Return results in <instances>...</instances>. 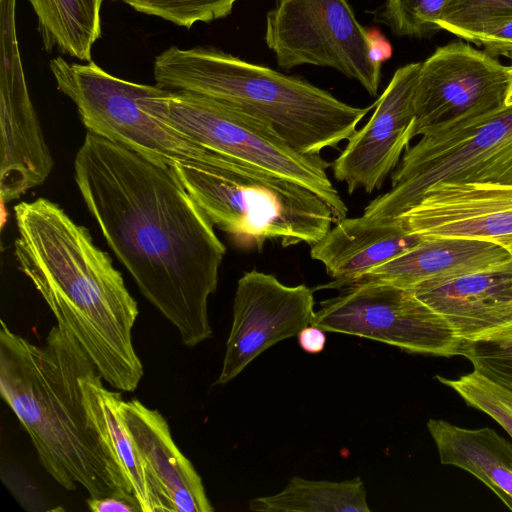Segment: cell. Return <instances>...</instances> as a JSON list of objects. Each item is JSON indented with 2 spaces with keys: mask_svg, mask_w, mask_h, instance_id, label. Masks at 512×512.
Segmentation results:
<instances>
[{
  "mask_svg": "<svg viewBox=\"0 0 512 512\" xmlns=\"http://www.w3.org/2000/svg\"><path fill=\"white\" fill-rule=\"evenodd\" d=\"M74 179L107 244L182 343L210 338L208 299L226 248L174 169L87 131Z\"/></svg>",
  "mask_w": 512,
  "mask_h": 512,
  "instance_id": "cell-1",
  "label": "cell"
},
{
  "mask_svg": "<svg viewBox=\"0 0 512 512\" xmlns=\"http://www.w3.org/2000/svg\"><path fill=\"white\" fill-rule=\"evenodd\" d=\"M14 213L18 267L57 325L79 342L110 386L136 390L144 374L132 342L139 310L110 256L86 227L47 198L22 201Z\"/></svg>",
  "mask_w": 512,
  "mask_h": 512,
  "instance_id": "cell-2",
  "label": "cell"
},
{
  "mask_svg": "<svg viewBox=\"0 0 512 512\" xmlns=\"http://www.w3.org/2000/svg\"><path fill=\"white\" fill-rule=\"evenodd\" d=\"M90 360L58 325L39 346L1 320L0 394L29 435L46 472L66 490L80 485L90 497L132 493L84 406L81 376Z\"/></svg>",
  "mask_w": 512,
  "mask_h": 512,
  "instance_id": "cell-3",
  "label": "cell"
},
{
  "mask_svg": "<svg viewBox=\"0 0 512 512\" xmlns=\"http://www.w3.org/2000/svg\"><path fill=\"white\" fill-rule=\"evenodd\" d=\"M153 76L163 89L198 93L242 110L306 155L337 148L375 105H349L304 79L206 47L167 48L155 58Z\"/></svg>",
  "mask_w": 512,
  "mask_h": 512,
  "instance_id": "cell-4",
  "label": "cell"
},
{
  "mask_svg": "<svg viewBox=\"0 0 512 512\" xmlns=\"http://www.w3.org/2000/svg\"><path fill=\"white\" fill-rule=\"evenodd\" d=\"M210 221L238 244L262 249L313 245L336 223L330 206L308 187L220 154L212 163L172 167Z\"/></svg>",
  "mask_w": 512,
  "mask_h": 512,
  "instance_id": "cell-5",
  "label": "cell"
},
{
  "mask_svg": "<svg viewBox=\"0 0 512 512\" xmlns=\"http://www.w3.org/2000/svg\"><path fill=\"white\" fill-rule=\"evenodd\" d=\"M407 148L388 192L364 209L372 218H395L438 182L512 185V105L435 126Z\"/></svg>",
  "mask_w": 512,
  "mask_h": 512,
  "instance_id": "cell-6",
  "label": "cell"
},
{
  "mask_svg": "<svg viewBox=\"0 0 512 512\" xmlns=\"http://www.w3.org/2000/svg\"><path fill=\"white\" fill-rule=\"evenodd\" d=\"M151 111L194 143L313 190L330 206L336 222L348 208L330 181V163L294 150L272 128L223 101L183 90L163 89Z\"/></svg>",
  "mask_w": 512,
  "mask_h": 512,
  "instance_id": "cell-7",
  "label": "cell"
},
{
  "mask_svg": "<svg viewBox=\"0 0 512 512\" xmlns=\"http://www.w3.org/2000/svg\"><path fill=\"white\" fill-rule=\"evenodd\" d=\"M57 88L76 105L87 131L145 158L173 167L181 162L212 163L219 153L194 143L151 111L163 88L115 77L93 61H50Z\"/></svg>",
  "mask_w": 512,
  "mask_h": 512,
  "instance_id": "cell-8",
  "label": "cell"
},
{
  "mask_svg": "<svg viewBox=\"0 0 512 512\" xmlns=\"http://www.w3.org/2000/svg\"><path fill=\"white\" fill-rule=\"evenodd\" d=\"M264 39L285 70L310 64L331 67L378 94L381 64L372 58L369 32L349 0H275Z\"/></svg>",
  "mask_w": 512,
  "mask_h": 512,
  "instance_id": "cell-9",
  "label": "cell"
},
{
  "mask_svg": "<svg viewBox=\"0 0 512 512\" xmlns=\"http://www.w3.org/2000/svg\"><path fill=\"white\" fill-rule=\"evenodd\" d=\"M343 289L320 303L310 325L411 353L459 355L461 340L452 327L410 289L382 282L357 283Z\"/></svg>",
  "mask_w": 512,
  "mask_h": 512,
  "instance_id": "cell-10",
  "label": "cell"
},
{
  "mask_svg": "<svg viewBox=\"0 0 512 512\" xmlns=\"http://www.w3.org/2000/svg\"><path fill=\"white\" fill-rule=\"evenodd\" d=\"M509 66L464 41L438 47L421 63L412 105L414 137L505 105Z\"/></svg>",
  "mask_w": 512,
  "mask_h": 512,
  "instance_id": "cell-11",
  "label": "cell"
},
{
  "mask_svg": "<svg viewBox=\"0 0 512 512\" xmlns=\"http://www.w3.org/2000/svg\"><path fill=\"white\" fill-rule=\"evenodd\" d=\"M314 313L313 290L306 285L288 286L271 274L245 272L237 282L233 321L215 384L228 383L266 349L297 336Z\"/></svg>",
  "mask_w": 512,
  "mask_h": 512,
  "instance_id": "cell-12",
  "label": "cell"
},
{
  "mask_svg": "<svg viewBox=\"0 0 512 512\" xmlns=\"http://www.w3.org/2000/svg\"><path fill=\"white\" fill-rule=\"evenodd\" d=\"M421 63L398 68L376 101L367 123L348 139L333 161L334 178L350 194L380 189L414 138L412 98Z\"/></svg>",
  "mask_w": 512,
  "mask_h": 512,
  "instance_id": "cell-13",
  "label": "cell"
},
{
  "mask_svg": "<svg viewBox=\"0 0 512 512\" xmlns=\"http://www.w3.org/2000/svg\"><path fill=\"white\" fill-rule=\"evenodd\" d=\"M395 218L423 237L490 242L512 255V185L438 182Z\"/></svg>",
  "mask_w": 512,
  "mask_h": 512,
  "instance_id": "cell-14",
  "label": "cell"
},
{
  "mask_svg": "<svg viewBox=\"0 0 512 512\" xmlns=\"http://www.w3.org/2000/svg\"><path fill=\"white\" fill-rule=\"evenodd\" d=\"M409 289L441 315L461 341L512 324V259L482 271L424 281Z\"/></svg>",
  "mask_w": 512,
  "mask_h": 512,
  "instance_id": "cell-15",
  "label": "cell"
},
{
  "mask_svg": "<svg viewBox=\"0 0 512 512\" xmlns=\"http://www.w3.org/2000/svg\"><path fill=\"white\" fill-rule=\"evenodd\" d=\"M423 239L398 218H344L315 244L311 258L333 279L323 288H344L365 273L406 253Z\"/></svg>",
  "mask_w": 512,
  "mask_h": 512,
  "instance_id": "cell-16",
  "label": "cell"
},
{
  "mask_svg": "<svg viewBox=\"0 0 512 512\" xmlns=\"http://www.w3.org/2000/svg\"><path fill=\"white\" fill-rule=\"evenodd\" d=\"M119 413L173 512L214 511L200 475L177 447L162 414L138 399H122Z\"/></svg>",
  "mask_w": 512,
  "mask_h": 512,
  "instance_id": "cell-17",
  "label": "cell"
},
{
  "mask_svg": "<svg viewBox=\"0 0 512 512\" xmlns=\"http://www.w3.org/2000/svg\"><path fill=\"white\" fill-rule=\"evenodd\" d=\"M510 259L512 255L509 252L490 242L452 237H423L418 245L406 253L365 273L348 286L382 282L409 289L428 280L482 271Z\"/></svg>",
  "mask_w": 512,
  "mask_h": 512,
  "instance_id": "cell-18",
  "label": "cell"
},
{
  "mask_svg": "<svg viewBox=\"0 0 512 512\" xmlns=\"http://www.w3.org/2000/svg\"><path fill=\"white\" fill-rule=\"evenodd\" d=\"M90 360L81 376L87 414L111 448L142 512H173V509L138 452L119 413L121 393L108 390Z\"/></svg>",
  "mask_w": 512,
  "mask_h": 512,
  "instance_id": "cell-19",
  "label": "cell"
},
{
  "mask_svg": "<svg viewBox=\"0 0 512 512\" xmlns=\"http://www.w3.org/2000/svg\"><path fill=\"white\" fill-rule=\"evenodd\" d=\"M440 462L474 475L512 511V443L489 427L469 429L430 419Z\"/></svg>",
  "mask_w": 512,
  "mask_h": 512,
  "instance_id": "cell-20",
  "label": "cell"
},
{
  "mask_svg": "<svg viewBox=\"0 0 512 512\" xmlns=\"http://www.w3.org/2000/svg\"><path fill=\"white\" fill-rule=\"evenodd\" d=\"M37 20L45 50L91 61L93 44L101 34L103 0H28Z\"/></svg>",
  "mask_w": 512,
  "mask_h": 512,
  "instance_id": "cell-21",
  "label": "cell"
},
{
  "mask_svg": "<svg viewBox=\"0 0 512 512\" xmlns=\"http://www.w3.org/2000/svg\"><path fill=\"white\" fill-rule=\"evenodd\" d=\"M258 512H370L363 481L307 480L293 477L285 488L271 496L250 500Z\"/></svg>",
  "mask_w": 512,
  "mask_h": 512,
  "instance_id": "cell-22",
  "label": "cell"
},
{
  "mask_svg": "<svg viewBox=\"0 0 512 512\" xmlns=\"http://www.w3.org/2000/svg\"><path fill=\"white\" fill-rule=\"evenodd\" d=\"M459 355L474 371L512 391V324L482 337L462 340Z\"/></svg>",
  "mask_w": 512,
  "mask_h": 512,
  "instance_id": "cell-23",
  "label": "cell"
},
{
  "mask_svg": "<svg viewBox=\"0 0 512 512\" xmlns=\"http://www.w3.org/2000/svg\"><path fill=\"white\" fill-rule=\"evenodd\" d=\"M436 379L455 391L467 405L494 419L512 438V391L474 370L456 379Z\"/></svg>",
  "mask_w": 512,
  "mask_h": 512,
  "instance_id": "cell-24",
  "label": "cell"
},
{
  "mask_svg": "<svg viewBox=\"0 0 512 512\" xmlns=\"http://www.w3.org/2000/svg\"><path fill=\"white\" fill-rule=\"evenodd\" d=\"M238 0H124L134 10L190 28L228 16Z\"/></svg>",
  "mask_w": 512,
  "mask_h": 512,
  "instance_id": "cell-25",
  "label": "cell"
},
{
  "mask_svg": "<svg viewBox=\"0 0 512 512\" xmlns=\"http://www.w3.org/2000/svg\"><path fill=\"white\" fill-rule=\"evenodd\" d=\"M446 0H385L377 15L398 36L423 37L439 30Z\"/></svg>",
  "mask_w": 512,
  "mask_h": 512,
  "instance_id": "cell-26",
  "label": "cell"
},
{
  "mask_svg": "<svg viewBox=\"0 0 512 512\" xmlns=\"http://www.w3.org/2000/svg\"><path fill=\"white\" fill-rule=\"evenodd\" d=\"M511 15L512 0H446L437 26L460 37L483 24Z\"/></svg>",
  "mask_w": 512,
  "mask_h": 512,
  "instance_id": "cell-27",
  "label": "cell"
},
{
  "mask_svg": "<svg viewBox=\"0 0 512 512\" xmlns=\"http://www.w3.org/2000/svg\"><path fill=\"white\" fill-rule=\"evenodd\" d=\"M460 38L482 46L484 51L493 57L508 58L512 65V15L467 31Z\"/></svg>",
  "mask_w": 512,
  "mask_h": 512,
  "instance_id": "cell-28",
  "label": "cell"
},
{
  "mask_svg": "<svg viewBox=\"0 0 512 512\" xmlns=\"http://www.w3.org/2000/svg\"><path fill=\"white\" fill-rule=\"evenodd\" d=\"M86 502L93 512H142L136 497L126 491H115L105 497H90Z\"/></svg>",
  "mask_w": 512,
  "mask_h": 512,
  "instance_id": "cell-29",
  "label": "cell"
},
{
  "mask_svg": "<svg viewBox=\"0 0 512 512\" xmlns=\"http://www.w3.org/2000/svg\"><path fill=\"white\" fill-rule=\"evenodd\" d=\"M325 331L309 325L298 333V342L301 348L308 353L316 354L323 351L326 343Z\"/></svg>",
  "mask_w": 512,
  "mask_h": 512,
  "instance_id": "cell-30",
  "label": "cell"
},
{
  "mask_svg": "<svg viewBox=\"0 0 512 512\" xmlns=\"http://www.w3.org/2000/svg\"><path fill=\"white\" fill-rule=\"evenodd\" d=\"M510 70V82L507 90L505 105H512V65L509 66Z\"/></svg>",
  "mask_w": 512,
  "mask_h": 512,
  "instance_id": "cell-31",
  "label": "cell"
},
{
  "mask_svg": "<svg viewBox=\"0 0 512 512\" xmlns=\"http://www.w3.org/2000/svg\"><path fill=\"white\" fill-rule=\"evenodd\" d=\"M122 1H124V0H122Z\"/></svg>",
  "mask_w": 512,
  "mask_h": 512,
  "instance_id": "cell-32",
  "label": "cell"
}]
</instances>
